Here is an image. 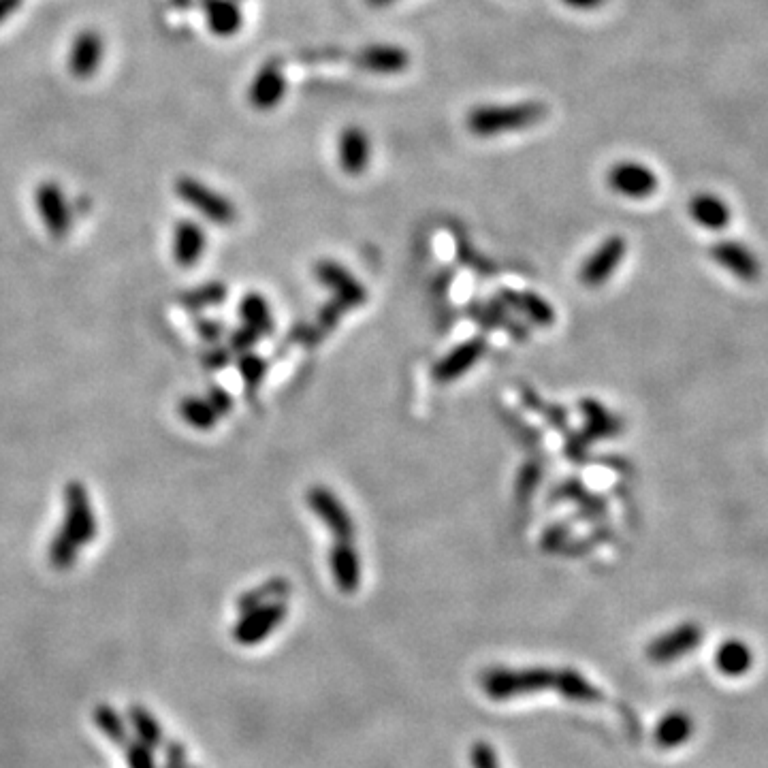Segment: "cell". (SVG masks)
Returning <instances> with one entry per match:
<instances>
[{"label":"cell","instance_id":"cell-1","mask_svg":"<svg viewBox=\"0 0 768 768\" xmlns=\"http://www.w3.org/2000/svg\"><path fill=\"white\" fill-rule=\"evenodd\" d=\"M557 670L547 666H525V668H502L495 666L483 672L480 687L495 700L506 702L512 698L538 694L544 690H555Z\"/></svg>","mask_w":768,"mask_h":768},{"label":"cell","instance_id":"cell-2","mask_svg":"<svg viewBox=\"0 0 768 768\" xmlns=\"http://www.w3.org/2000/svg\"><path fill=\"white\" fill-rule=\"evenodd\" d=\"M549 114L540 101H523L515 105H483L468 114L470 133L478 137H495L502 133L525 131L536 126Z\"/></svg>","mask_w":768,"mask_h":768},{"label":"cell","instance_id":"cell-3","mask_svg":"<svg viewBox=\"0 0 768 768\" xmlns=\"http://www.w3.org/2000/svg\"><path fill=\"white\" fill-rule=\"evenodd\" d=\"M60 530L67 532L77 547H88L99 534L90 493L77 480L64 487V523Z\"/></svg>","mask_w":768,"mask_h":768},{"label":"cell","instance_id":"cell-4","mask_svg":"<svg viewBox=\"0 0 768 768\" xmlns=\"http://www.w3.org/2000/svg\"><path fill=\"white\" fill-rule=\"evenodd\" d=\"M175 192H178V197L184 203H188L192 210H197L201 216L218 224V227H231V224L237 220V210L233 201L195 178L184 175V178L175 182Z\"/></svg>","mask_w":768,"mask_h":768},{"label":"cell","instance_id":"cell-5","mask_svg":"<svg viewBox=\"0 0 768 768\" xmlns=\"http://www.w3.org/2000/svg\"><path fill=\"white\" fill-rule=\"evenodd\" d=\"M286 613L288 608L284 600L250 608V611L242 613V619L233 626V640L244 647L263 643L267 636H271L280 628V623L286 619Z\"/></svg>","mask_w":768,"mask_h":768},{"label":"cell","instance_id":"cell-6","mask_svg":"<svg viewBox=\"0 0 768 768\" xmlns=\"http://www.w3.org/2000/svg\"><path fill=\"white\" fill-rule=\"evenodd\" d=\"M702 640H704L702 626H698L694 621H685L672 630L660 634L658 638H653L647 645L645 653L653 664H670L683 658V655H690Z\"/></svg>","mask_w":768,"mask_h":768},{"label":"cell","instance_id":"cell-7","mask_svg":"<svg viewBox=\"0 0 768 768\" xmlns=\"http://www.w3.org/2000/svg\"><path fill=\"white\" fill-rule=\"evenodd\" d=\"M606 182L611 190L626 199H647L655 195V190L660 186L658 175L653 173V169L643 163H636V160H621V163L613 165L606 175Z\"/></svg>","mask_w":768,"mask_h":768},{"label":"cell","instance_id":"cell-8","mask_svg":"<svg viewBox=\"0 0 768 768\" xmlns=\"http://www.w3.org/2000/svg\"><path fill=\"white\" fill-rule=\"evenodd\" d=\"M308 504L314 515L327 525V530L335 540H352V536H355V521H352L348 508L331 489L323 485L312 487L308 491Z\"/></svg>","mask_w":768,"mask_h":768},{"label":"cell","instance_id":"cell-9","mask_svg":"<svg viewBox=\"0 0 768 768\" xmlns=\"http://www.w3.org/2000/svg\"><path fill=\"white\" fill-rule=\"evenodd\" d=\"M626 252H628V244L621 235L606 237L604 242L594 252H591L589 259L583 263V267L579 271V280L589 288L602 286L604 282L613 278V274L621 265Z\"/></svg>","mask_w":768,"mask_h":768},{"label":"cell","instance_id":"cell-10","mask_svg":"<svg viewBox=\"0 0 768 768\" xmlns=\"http://www.w3.org/2000/svg\"><path fill=\"white\" fill-rule=\"evenodd\" d=\"M284 94H286L284 64L280 58H271L259 71H256L252 84L248 88V101L254 109L269 111L280 105Z\"/></svg>","mask_w":768,"mask_h":768},{"label":"cell","instance_id":"cell-11","mask_svg":"<svg viewBox=\"0 0 768 768\" xmlns=\"http://www.w3.org/2000/svg\"><path fill=\"white\" fill-rule=\"evenodd\" d=\"M37 210L45 229L54 237H64L73 227V207L64 197L62 188L56 182H43L37 188Z\"/></svg>","mask_w":768,"mask_h":768},{"label":"cell","instance_id":"cell-12","mask_svg":"<svg viewBox=\"0 0 768 768\" xmlns=\"http://www.w3.org/2000/svg\"><path fill=\"white\" fill-rule=\"evenodd\" d=\"M314 274L320 284L331 288L335 299L342 301L346 308H359L367 301L365 286L340 263L329 261V259L320 261L316 263Z\"/></svg>","mask_w":768,"mask_h":768},{"label":"cell","instance_id":"cell-13","mask_svg":"<svg viewBox=\"0 0 768 768\" xmlns=\"http://www.w3.org/2000/svg\"><path fill=\"white\" fill-rule=\"evenodd\" d=\"M487 350L485 338H470L468 342H463L455 346L448 355H444L431 370V376H434L436 382L448 384L459 380L463 374H468L472 367L483 359Z\"/></svg>","mask_w":768,"mask_h":768},{"label":"cell","instance_id":"cell-14","mask_svg":"<svg viewBox=\"0 0 768 768\" xmlns=\"http://www.w3.org/2000/svg\"><path fill=\"white\" fill-rule=\"evenodd\" d=\"M709 254L719 267L730 271L734 278H739L743 282H756L760 278V263L756 259V254L741 242L722 239V242L711 246Z\"/></svg>","mask_w":768,"mask_h":768},{"label":"cell","instance_id":"cell-15","mask_svg":"<svg viewBox=\"0 0 768 768\" xmlns=\"http://www.w3.org/2000/svg\"><path fill=\"white\" fill-rule=\"evenodd\" d=\"M105 56V41L99 35V30L86 28L75 37L71 52H69V71L75 79H90L99 71Z\"/></svg>","mask_w":768,"mask_h":768},{"label":"cell","instance_id":"cell-16","mask_svg":"<svg viewBox=\"0 0 768 768\" xmlns=\"http://www.w3.org/2000/svg\"><path fill=\"white\" fill-rule=\"evenodd\" d=\"M355 62L357 67L365 73L397 75V73H404L410 67V54L399 45L374 43L359 50Z\"/></svg>","mask_w":768,"mask_h":768},{"label":"cell","instance_id":"cell-17","mask_svg":"<svg viewBox=\"0 0 768 768\" xmlns=\"http://www.w3.org/2000/svg\"><path fill=\"white\" fill-rule=\"evenodd\" d=\"M329 566L335 587L342 594H355L361 585V557L352 547V540H335L329 553Z\"/></svg>","mask_w":768,"mask_h":768},{"label":"cell","instance_id":"cell-18","mask_svg":"<svg viewBox=\"0 0 768 768\" xmlns=\"http://www.w3.org/2000/svg\"><path fill=\"white\" fill-rule=\"evenodd\" d=\"M372 158L370 137L359 126H348L338 137V163L348 175H363Z\"/></svg>","mask_w":768,"mask_h":768},{"label":"cell","instance_id":"cell-19","mask_svg":"<svg viewBox=\"0 0 768 768\" xmlns=\"http://www.w3.org/2000/svg\"><path fill=\"white\" fill-rule=\"evenodd\" d=\"M207 248V235L195 220H180L173 231V259L180 267H192L201 261Z\"/></svg>","mask_w":768,"mask_h":768},{"label":"cell","instance_id":"cell-20","mask_svg":"<svg viewBox=\"0 0 768 768\" xmlns=\"http://www.w3.org/2000/svg\"><path fill=\"white\" fill-rule=\"evenodd\" d=\"M579 406L585 414V429H583V434H579V438L585 444L594 442V440L613 438V436L621 434L623 425L619 421V416H615L611 410H606V406H602L598 399L587 397Z\"/></svg>","mask_w":768,"mask_h":768},{"label":"cell","instance_id":"cell-21","mask_svg":"<svg viewBox=\"0 0 768 768\" xmlns=\"http://www.w3.org/2000/svg\"><path fill=\"white\" fill-rule=\"evenodd\" d=\"M690 216L698 227L707 231H724L732 220L728 203L722 197L713 195V192H700V195L692 197Z\"/></svg>","mask_w":768,"mask_h":768},{"label":"cell","instance_id":"cell-22","mask_svg":"<svg viewBox=\"0 0 768 768\" xmlns=\"http://www.w3.org/2000/svg\"><path fill=\"white\" fill-rule=\"evenodd\" d=\"M500 299L506 303L510 310L521 312L532 320L536 327H551L555 323V310L551 303L540 297L534 291H510V288H504L500 293Z\"/></svg>","mask_w":768,"mask_h":768},{"label":"cell","instance_id":"cell-23","mask_svg":"<svg viewBox=\"0 0 768 768\" xmlns=\"http://www.w3.org/2000/svg\"><path fill=\"white\" fill-rule=\"evenodd\" d=\"M694 719L685 711H668L653 730V741L660 749H677L692 739Z\"/></svg>","mask_w":768,"mask_h":768},{"label":"cell","instance_id":"cell-24","mask_svg":"<svg viewBox=\"0 0 768 768\" xmlns=\"http://www.w3.org/2000/svg\"><path fill=\"white\" fill-rule=\"evenodd\" d=\"M207 13V26L216 37H233L242 28L244 15L235 0H201Z\"/></svg>","mask_w":768,"mask_h":768},{"label":"cell","instance_id":"cell-25","mask_svg":"<svg viewBox=\"0 0 768 768\" xmlns=\"http://www.w3.org/2000/svg\"><path fill=\"white\" fill-rule=\"evenodd\" d=\"M754 664V653L741 638H728L715 651V668L726 677H741Z\"/></svg>","mask_w":768,"mask_h":768},{"label":"cell","instance_id":"cell-26","mask_svg":"<svg viewBox=\"0 0 768 768\" xmlns=\"http://www.w3.org/2000/svg\"><path fill=\"white\" fill-rule=\"evenodd\" d=\"M555 692L562 694L566 700L579 702V704H596V702L604 700L598 687L574 668L557 670Z\"/></svg>","mask_w":768,"mask_h":768},{"label":"cell","instance_id":"cell-27","mask_svg":"<svg viewBox=\"0 0 768 768\" xmlns=\"http://www.w3.org/2000/svg\"><path fill=\"white\" fill-rule=\"evenodd\" d=\"M239 316H242L244 325L252 327L256 333L261 335V338L263 335L274 333V329H276L274 316H271V310H269V303L259 293H250L242 299V303H239Z\"/></svg>","mask_w":768,"mask_h":768},{"label":"cell","instance_id":"cell-28","mask_svg":"<svg viewBox=\"0 0 768 768\" xmlns=\"http://www.w3.org/2000/svg\"><path fill=\"white\" fill-rule=\"evenodd\" d=\"M288 594H291V583L282 579V576H278V579H269L263 585L252 587L246 591V594L239 596L237 608L242 613H246V611H250V608L284 600Z\"/></svg>","mask_w":768,"mask_h":768},{"label":"cell","instance_id":"cell-29","mask_svg":"<svg viewBox=\"0 0 768 768\" xmlns=\"http://www.w3.org/2000/svg\"><path fill=\"white\" fill-rule=\"evenodd\" d=\"M128 719H131V726L137 734V741L143 743L150 749H158L165 741V732L163 726L158 724V719L141 704H131L128 707Z\"/></svg>","mask_w":768,"mask_h":768},{"label":"cell","instance_id":"cell-30","mask_svg":"<svg viewBox=\"0 0 768 768\" xmlns=\"http://www.w3.org/2000/svg\"><path fill=\"white\" fill-rule=\"evenodd\" d=\"M92 719H94V726L99 728L105 739H109L114 745L124 747L128 741H131L128 739V728L124 724L122 715L111 707V704H99L92 713Z\"/></svg>","mask_w":768,"mask_h":768},{"label":"cell","instance_id":"cell-31","mask_svg":"<svg viewBox=\"0 0 768 768\" xmlns=\"http://www.w3.org/2000/svg\"><path fill=\"white\" fill-rule=\"evenodd\" d=\"M180 416L199 431H210L218 423V414L203 397H184L180 402Z\"/></svg>","mask_w":768,"mask_h":768},{"label":"cell","instance_id":"cell-32","mask_svg":"<svg viewBox=\"0 0 768 768\" xmlns=\"http://www.w3.org/2000/svg\"><path fill=\"white\" fill-rule=\"evenodd\" d=\"M79 549L82 547H77L67 532L58 530V534L50 540V547H47V562L56 572H67L77 564Z\"/></svg>","mask_w":768,"mask_h":768},{"label":"cell","instance_id":"cell-33","mask_svg":"<svg viewBox=\"0 0 768 768\" xmlns=\"http://www.w3.org/2000/svg\"><path fill=\"white\" fill-rule=\"evenodd\" d=\"M227 295H229L227 286L220 284V282H210V284H203V286L195 288V291L184 293L180 297V303L190 312H201L205 308L218 306V303L227 299Z\"/></svg>","mask_w":768,"mask_h":768},{"label":"cell","instance_id":"cell-34","mask_svg":"<svg viewBox=\"0 0 768 768\" xmlns=\"http://www.w3.org/2000/svg\"><path fill=\"white\" fill-rule=\"evenodd\" d=\"M237 367L239 372H242V378L246 382V389L248 391H254L261 387V382L265 380V374H267V363L263 357L259 355H252V352H242V357H239L237 361Z\"/></svg>","mask_w":768,"mask_h":768},{"label":"cell","instance_id":"cell-35","mask_svg":"<svg viewBox=\"0 0 768 768\" xmlns=\"http://www.w3.org/2000/svg\"><path fill=\"white\" fill-rule=\"evenodd\" d=\"M540 478H542V466H540V463L538 461H527L525 466L521 468V472H519V478H517V498H519V502L532 500V493L538 487Z\"/></svg>","mask_w":768,"mask_h":768},{"label":"cell","instance_id":"cell-36","mask_svg":"<svg viewBox=\"0 0 768 768\" xmlns=\"http://www.w3.org/2000/svg\"><path fill=\"white\" fill-rule=\"evenodd\" d=\"M124 756L128 768H156L154 749L146 747L139 741H128L124 745Z\"/></svg>","mask_w":768,"mask_h":768},{"label":"cell","instance_id":"cell-37","mask_svg":"<svg viewBox=\"0 0 768 768\" xmlns=\"http://www.w3.org/2000/svg\"><path fill=\"white\" fill-rule=\"evenodd\" d=\"M470 764L472 768H502L498 751H495L487 741H476L470 747Z\"/></svg>","mask_w":768,"mask_h":768},{"label":"cell","instance_id":"cell-38","mask_svg":"<svg viewBox=\"0 0 768 768\" xmlns=\"http://www.w3.org/2000/svg\"><path fill=\"white\" fill-rule=\"evenodd\" d=\"M346 310H348V308L344 306V303L333 297V299L327 303V306H323V310L318 312V329H320V331H325V333H329L335 325H338V320L344 316Z\"/></svg>","mask_w":768,"mask_h":768},{"label":"cell","instance_id":"cell-39","mask_svg":"<svg viewBox=\"0 0 768 768\" xmlns=\"http://www.w3.org/2000/svg\"><path fill=\"white\" fill-rule=\"evenodd\" d=\"M259 340H261V335L256 333L252 327L244 325V327H239L237 331L231 333L229 346H231L235 352H239V355H242V352H248V350H250L256 342H259Z\"/></svg>","mask_w":768,"mask_h":768},{"label":"cell","instance_id":"cell-40","mask_svg":"<svg viewBox=\"0 0 768 768\" xmlns=\"http://www.w3.org/2000/svg\"><path fill=\"white\" fill-rule=\"evenodd\" d=\"M163 768H190L188 751L180 741H169L165 745V766Z\"/></svg>","mask_w":768,"mask_h":768},{"label":"cell","instance_id":"cell-41","mask_svg":"<svg viewBox=\"0 0 768 768\" xmlns=\"http://www.w3.org/2000/svg\"><path fill=\"white\" fill-rule=\"evenodd\" d=\"M207 404L212 406V410L218 414V416H227L231 410H233V399L231 395L220 389V387H212L210 393H207Z\"/></svg>","mask_w":768,"mask_h":768},{"label":"cell","instance_id":"cell-42","mask_svg":"<svg viewBox=\"0 0 768 768\" xmlns=\"http://www.w3.org/2000/svg\"><path fill=\"white\" fill-rule=\"evenodd\" d=\"M197 331H199L201 338H205L207 342H216V340H220L224 327L218 323V320L205 318V320H197Z\"/></svg>","mask_w":768,"mask_h":768},{"label":"cell","instance_id":"cell-43","mask_svg":"<svg viewBox=\"0 0 768 768\" xmlns=\"http://www.w3.org/2000/svg\"><path fill=\"white\" fill-rule=\"evenodd\" d=\"M227 363H229V350H224L222 346L205 352L203 357V365L210 367V370H220V367H224Z\"/></svg>","mask_w":768,"mask_h":768},{"label":"cell","instance_id":"cell-44","mask_svg":"<svg viewBox=\"0 0 768 768\" xmlns=\"http://www.w3.org/2000/svg\"><path fill=\"white\" fill-rule=\"evenodd\" d=\"M562 3L572 7V9H579V11H594V9L602 7L606 0H562Z\"/></svg>","mask_w":768,"mask_h":768},{"label":"cell","instance_id":"cell-45","mask_svg":"<svg viewBox=\"0 0 768 768\" xmlns=\"http://www.w3.org/2000/svg\"><path fill=\"white\" fill-rule=\"evenodd\" d=\"M22 7V0H0V24Z\"/></svg>","mask_w":768,"mask_h":768},{"label":"cell","instance_id":"cell-46","mask_svg":"<svg viewBox=\"0 0 768 768\" xmlns=\"http://www.w3.org/2000/svg\"><path fill=\"white\" fill-rule=\"evenodd\" d=\"M365 3H367V5H370V7H376V9H382V7H389V5H393V3H395V0H365Z\"/></svg>","mask_w":768,"mask_h":768},{"label":"cell","instance_id":"cell-47","mask_svg":"<svg viewBox=\"0 0 768 768\" xmlns=\"http://www.w3.org/2000/svg\"><path fill=\"white\" fill-rule=\"evenodd\" d=\"M190 768H199V766H190Z\"/></svg>","mask_w":768,"mask_h":768}]
</instances>
